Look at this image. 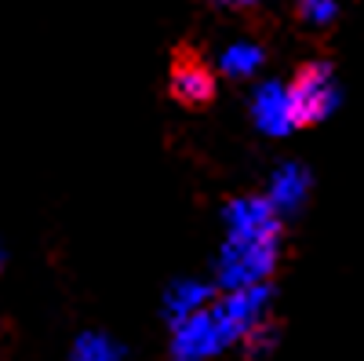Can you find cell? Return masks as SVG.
<instances>
[{
    "label": "cell",
    "instance_id": "cell-1",
    "mask_svg": "<svg viewBox=\"0 0 364 361\" xmlns=\"http://www.w3.org/2000/svg\"><path fill=\"white\" fill-rule=\"evenodd\" d=\"M339 106V80L328 58H310L288 84V110L295 128H310Z\"/></svg>",
    "mask_w": 364,
    "mask_h": 361
},
{
    "label": "cell",
    "instance_id": "cell-7",
    "mask_svg": "<svg viewBox=\"0 0 364 361\" xmlns=\"http://www.w3.org/2000/svg\"><path fill=\"white\" fill-rule=\"evenodd\" d=\"M262 63H266V51H262L259 44H252V41H237V44H230V48L223 51L219 70H223L226 77H233V80H245V77H252Z\"/></svg>",
    "mask_w": 364,
    "mask_h": 361
},
{
    "label": "cell",
    "instance_id": "cell-5",
    "mask_svg": "<svg viewBox=\"0 0 364 361\" xmlns=\"http://www.w3.org/2000/svg\"><path fill=\"white\" fill-rule=\"evenodd\" d=\"M252 113H255V125L266 132V135H288L295 125H291V110H288V88L269 80L262 84L255 99H252Z\"/></svg>",
    "mask_w": 364,
    "mask_h": 361
},
{
    "label": "cell",
    "instance_id": "cell-3",
    "mask_svg": "<svg viewBox=\"0 0 364 361\" xmlns=\"http://www.w3.org/2000/svg\"><path fill=\"white\" fill-rule=\"evenodd\" d=\"M168 92L175 103L200 110L215 99V73L193 48H178L171 55V73H168Z\"/></svg>",
    "mask_w": 364,
    "mask_h": 361
},
{
    "label": "cell",
    "instance_id": "cell-10",
    "mask_svg": "<svg viewBox=\"0 0 364 361\" xmlns=\"http://www.w3.org/2000/svg\"><path fill=\"white\" fill-rule=\"evenodd\" d=\"M295 15L302 22H310V26H328V22H336L339 4H331V0H306V4L295 8Z\"/></svg>",
    "mask_w": 364,
    "mask_h": 361
},
{
    "label": "cell",
    "instance_id": "cell-2",
    "mask_svg": "<svg viewBox=\"0 0 364 361\" xmlns=\"http://www.w3.org/2000/svg\"><path fill=\"white\" fill-rule=\"evenodd\" d=\"M281 256V237H262V241H226L219 256V285L226 292H245L259 288L269 270L277 266Z\"/></svg>",
    "mask_w": 364,
    "mask_h": 361
},
{
    "label": "cell",
    "instance_id": "cell-4",
    "mask_svg": "<svg viewBox=\"0 0 364 361\" xmlns=\"http://www.w3.org/2000/svg\"><path fill=\"white\" fill-rule=\"evenodd\" d=\"M226 226H230V241L281 237V219H277V212H273L269 197H237V201H230Z\"/></svg>",
    "mask_w": 364,
    "mask_h": 361
},
{
    "label": "cell",
    "instance_id": "cell-6",
    "mask_svg": "<svg viewBox=\"0 0 364 361\" xmlns=\"http://www.w3.org/2000/svg\"><path fill=\"white\" fill-rule=\"evenodd\" d=\"M306 190H310V172L302 164H284L273 175V190H269L273 212H291V208H299Z\"/></svg>",
    "mask_w": 364,
    "mask_h": 361
},
{
    "label": "cell",
    "instance_id": "cell-8",
    "mask_svg": "<svg viewBox=\"0 0 364 361\" xmlns=\"http://www.w3.org/2000/svg\"><path fill=\"white\" fill-rule=\"evenodd\" d=\"M208 295H211V288H208V285H197V281L175 285V288L168 292V314H171V321L182 325L186 318H193L197 310H204V299H208Z\"/></svg>",
    "mask_w": 364,
    "mask_h": 361
},
{
    "label": "cell",
    "instance_id": "cell-9",
    "mask_svg": "<svg viewBox=\"0 0 364 361\" xmlns=\"http://www.w3.org/2000/svg\"><path fill=\"white\" fill-rule=\"evenodd\" d=\"M277 340H281L277 321H255L248 328V336H245V350H248L252 361H259V357H266L273 347H277Z\"/></svg>",
    "mask_w": 364,
    "mask_h": 361
},
{
    "label": "cell",
    "instance_id": "cell-11",
    "mask_svg": "<svg viewBox=\"0 0 364 361\" xmlns=\"http://www.w3.org/2000/svg\"><path fill=\"white\" fill-rule=\"evenodd\" d=\"M77 361H117V357H113V350H109L106 340L87 336V340L80 343V350H77Z\"/></svg>",
    "mask_w": 364,
    "mask_h": 361
}]
</instances>
